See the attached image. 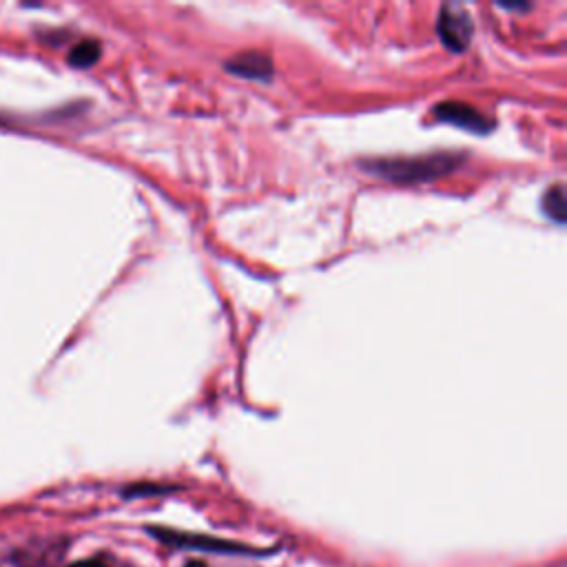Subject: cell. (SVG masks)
Wrapping results in <instances>:
<instances>
[{
    "label": "cell",
    "instance_id": "6da1fadb",
    "mask_svg": "<svg viewBox=\"0 0 567 567\" xmlns=\"http://www.w3.org/2000/svg\"><path fill=\"white\" fill-rule=\"evenodd\" d=\"M463 153L454 151H439L427 155H414V157H374L363 159L359 166L385 182L394 184H421L432 182L443 175H450L463 164Z\"/></svg>",
    "mask_w": 567,
    "mask_h": 567
},
{
    "label": "cell",
    "instance_id": "7a4b0ae2",
    "mask_svg": "<svg viewBox=\"0 0 567 567\" xmlns=\"http://www.w3.org/2000/svg\"><path fill=\"white\" fill-rule=\"evenodd\" d=\"M436 35L452 53H463L474 35V22L465 7L456 2H447L439 9L436 18Z\"/></svg>",
    "mask_w": 567,
    "mask_h": 567
},
{
    "label": "cell",
    "instance_id": "3957f363",
    "mask_svg": "<svg viewBox=\"0 0 567 567\" xmlns=\"http://www.w3.org/2000/svg\"><path fill=\"white\" fill-rule=\"evenodd\" d=\"M432 113H434L436 120L447 122L452 126H458V128H463L467 133H476V135H487L496 126V122L489 115H485L483 111L474 109L472 104L458 102V100L439 102L432 109Z\"/></svg>",
    "mask_w": 567,
    "mask_h": 567
},
{
    "label": "cell",
    "instance_id": "277c9868",
    "mask_svg": "<svg viewBox=\"0 0 567 567\" xmlns=\"http://www.w3.org/2000/svg\"><path fill=\"white\" fill-rule=\"evenodd\" d=\"M224 69L237 78L255 82H268L275 71L272 58L264 51H239L224 62Z\"/></svg>",
    "mask_w": 567,
    "mask_h": 567
},
{
    "label": "cell",
    "instance_id": "5b68a950",
    "mask_svg": "<svg viewBox=\"0 0 567 567\" xmlns=\"http://www.w3.org/2000/svg\"><path fill=\"white\" fill-rule=\"evenodd\" d=\"M540 210L554 219L556 224L565 221V213H567V204H565V188L563 184H554L549 188H545L543 197H540Z\"/></svg>",
    "mask_w": 567,
    "mask_h": 567
},
{
    "label": "cell",
    "instance_id": "8992f818",
    "mask_svg": "<svg viewBox=\"0 0 567 567\" xmlns=\"http://www.w3.org/2000/svg\"><path fill=\"white\" fill-rule=\"evenodd\" d=\"M102 55V47L97 40H80L78 44L71 47L69 51V64L71 66H78V69H86V66H93Z\"/></svg>",
    "mask_w": 567,
    "mask_h": 567
},
{
    "label": "cell",
    "instance_id": "52a82bcc",
    "mask_svg": "<svg viewBox=\"0 0 567 567\" xmlns=\"http://www.w3.org/2000/svg\"><path fill=\"white\" fill-rule=\"evenodd\" d=\"M498 7H501V9H507V11H527V9H532L529 2H520V4H518V2H514V4H503V2H498Z\"/></svg>",
    "mask_w": 567,
    "mask_h": 567
},
{
    "label": "cell",
    "instance_id": "ba28073f",
    "mask_svg": "<svg viewBox=\"0 0 567 567\" xmlns=\"http://www.w3.org/2000/svg\"><path fill=\"white\" fill-rule=\"evenodd\" d=\"M71 567H106L104 563H97V560H82V563H75Z\"/></svg>",
    "mask_w": 567,
    "mask_h": 567
},
{
    "label": "cell",
    "instance_id": "9c48e42d",
    "mask_svg": "<svg viewBox=\"0 0 567 567\" xmlns=\"http://www.w3.org/2000/svg\"><path fill=\"white\" fill-rule=\"evenodd\" d=\"M184 567H206L202 560H188Z\"/></svg>",
    "mask_w": 567,
    "mask_h": 567
}]
</instances>
